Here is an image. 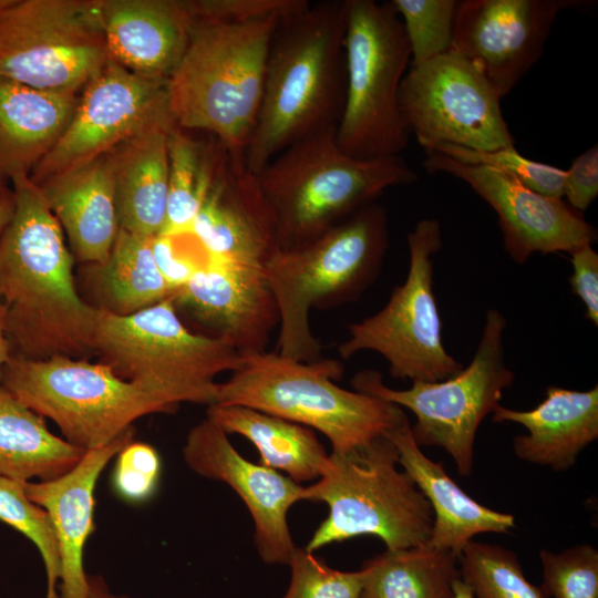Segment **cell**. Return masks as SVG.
I'll return each instance as SVG.
<instances>
[{
    "mask_svg": "<svg viewBox=\"0 0 598 598\" xmlns=\"http://www.w3.org/2000/svg\"><path fill=\"white\" fill-rule=\"evenodd\" d=\"M13 215L0 237V300L12 355L93 352L100 308L79 295L62 227L30 176L12 179Z\"/></svg>",
    "mask_w": 598,
    "mask_h": 598,
    "instance_id": "1",
    "label": "cell"
},
{
    "mask_svg": "<svg viewBox=\"0 0 598 598\" xmlns=\"http://www.w3.org/2000/svg\"><path fill=\"white\" fill-rule=\"evenodd\" d=\"M37 185L74 256L83 262L103 264L120 229L109 153Z\"/></svg>",
    "mask_w": 598,
    "mask_h": 598,
    "instance_id": "23",
    "label": "cell"
},
{
    "mask_svg": "<svg viewBox=\"0 0 598 598\" xmlns=\"http://www.w3.org/2000/svg\"><path fill=\"white\" fill-rule=\"evenodd\" d=\"M152 239L118 229L107 259L93 265L100 309L127 316L175 293L156 266Z\"/></svg>",
    "mask_w": 598,
    "mask_h": 598,
    "instance_id": "31",
    "label": "cell"
},
{
    "mask_svg": "<svg viewBox=\"0 0 598 598\" xmlns=\"http://www.w3.org/2000/svg\"><path fill=\"white\" fill-rule=\"evenodd\" d=\"M84 453L53 434L44 417L0 385V476L50 481L73 468Z\"/></svg>",
    "mask_w": 598,
    "mask_h": 598,
    "instance_id": "29",
    "label": "cell"
},
{
    "mask_svg": "<svg viewBox=\"0 0 598 598\" xmlns=\"http://www.w3.org/2000/svg\"><path fill=\"white\" fill-rule=\"evenodd\" d=\"M174 126H154L109 153L121 229L150 238L162 231L168 187L167 143Z\"/></svg>",
    "mask_w": 598,
    "mask_h": 598,
    "instance_id": "27",
    "label": "cell"
},
{
    "mask_svg": "<svg viewBox=\"0 0 598 598\" xmlns=\"http://www.w3.org/2000/svg\"><path fill=\"white\" fill-rule=\"evenodd\" d=\"M543 566L540 587L554 598H598V550L582 544L555 554L539 551Z\"/></svg>",
    "mask_w": 598,
    "mask_h": 598,
    "instance_id": "37",
    "label": "cell"
},
{
    "mask_svg": "<svg viewBox=\"0 0 598 598\" xmlns=\"http://www.w3.org/2000/svg\"><path fill=\"white\" fill-rule=\"evenodd\" d=\"M398 464L396 447L384 434L349 452H331L321 477L306 487L305 501L326 503L329 514L305 549L315 553L360 535L377 536L391 550L425 544L432 508Z\"/></svg>",
    "mask_w": 598,
    "mask_h": 598,
    "instance_id": "7",
    "label": "cell"
},
{
    "mask_svg": "<svg viewBox=\"0 0 598 598\" xmlns=\"http://www.w3.org/2000/svg\"><path fill=\"white\" fill-rule=\"evenodd\" d=\"M0 520L37 546L47 573V598H60L56 592L61 578L58 537L47 511L27 496L23 482L0 476Z\"/></svg>",
    "mask_w": 598,
    "mask_h": 598,
    "instance_id": "34",
    "label": "cell"
},
{
    "mask_svg": "<svg viewBox=\"0 0 598 598\" xmlns=\"http://www.w3.org/2000/svg\"><path fill=\"white\" fill-rule=\"evenodd\" d=\"M80 94L31 87L0 78V194L32 173L73 117Z\"/></svg>",
    "mask_w": 598,
    "mask_h": 598,
    "instance_id": "26",
    "label": "cell"
},
{
    "mask_svg": "<svg viewBox=\"0 0 598 598\" xmlns=\"http://www.w3.org/2000/svg\"><path fill=\"white\" fill-rule=\"evenodd\" d=\"M197 23L203 21L250 20L268 16L285 17L302 8L307 0H194Z\"/></svg>",
    "mask_w": 598,
    "mask_h": 598,
    "instance_id": "41",
    "label": "cell"
},
{
    "mask_svg": "<svg viewBox=\"0 0 598 598\" xmlns=\"http://www.w3.org/2000/svg\"><path fill=\"white\" fill-rule=\"evenodd\" d=\"M173 298L177 312L238 353L266 351L272 329L279 326L262 266L209 259Z\"/></svg>",
    "mask_w": 598,
    "mask_h": 598,
    "instance_id": "19",
    "label": "cell"
},
{
    "mask_svg": "<svg viewBox=\"0 0 598 598\" xmlns=\"http://www.w3.org/2000/svg\"><path fill=\"white\" fill-rule=\"evenodd\" d=\"M107 53L126 70L167 81L195 25L190 1L101 0Z\"/></svg>",
    "mask_w": 598,
    "mask_h": 598,
    "instance_id": "21",
    "label": "cell"
},
{
    "mask_svg": "<svg viewBox=\"0 0 598 598\" xmlns=\"http://www.w3.org/2000/svg\"><path fill=\"white\" fill-rule=\"evenodd\" d=\"M505 316L489 308L471 363L445 380L416 381L409 389L396 390L386 386L378 371L362 370L351 385L354 391L409 409L416 419L411 425L415 443L443 447L455 461L458 474L468 477L477 430L515 380L505 362Z\"/></svg>",
    "mask_w": 598,
    "mask_h": 598,
    "instance_id": "11",
    "label": "cell"
},
{
    "mask_svg": "<svg viewBox=\"0 0 598 598\" xmlns=\"http://www.w3.org/2000/svg\"><path fill=\"white\" fill-rule=\"evenodd\" d=\"M12 357V349L7 334V310L0 300V378L4 365Z\"/></svg>",
    "mask_w": 598,
    "mask_h": 598,
    "instance_id": "45",
    "label": "cell"
},
{
    "mask_svg": "<svg viewBox=\"0 0 598 598\" xmlns=\"http://www.w3.org/2000/svg\"><path fill=\"white\" fill-rule=\"evenodd\" d=\"M288 565L291 578L282 598H360L362 569H333L313 553L298 547Z\"/></svg>",
    "mask_w": 598,
    "mask_h": 598,
    "instance_id": "38",
    "label": "cell"
},
{
    "mask_svg": "<svg viewBox=\"0 0 598 598\" xmlns=\"http://www.w3.org/2000/svg\"><path fill=\"white\" fill-rule=\"evenodd\" d=\"M152 251L157 268L175 292L209 260L192 234L157 235L152 239Z\"/></svg>",
    "mask_w": 598,
    "mask_h": 598,
    "instance_id": "40",
    "label": "cell"
},
{
    "mask_svg": "<svg viewBox=\"0 0 598 598\" xmlns=\"http://www.w3.org/2000/svg\"><path fill=\"white\" fill-rule=\"evenodd\" d=\"M167 81L135 74L110 59L82 90L66 130L34 167L35 184L82 165L162 124H174Z\"/></svg>",
    "mask_w": 598,
    "mask_h": 598,
    "instance_id": "15",
    "label": "cell"
},
{
    "mask_svg": "<svg viewBox=\"0 0 598 598\" xmlns=\"http://www.w3.org/2000/svg\"><path fill=\"white\" fill-rule=\"evenodd\" d=\"M406 241L410 262L404 282L377 313L349 326L339 354L347 360L360 351H374L385 359L393 379L442 381L464 367L444 347L433 289L432 256L442 247L440 221L419 220Z\"/></svg>",
    "mask_w": 598,
    "mask_h": 598,
    "instance_id": "12",
    "label": "cell"
},
{
    "mask_svg": "<svg viewBox=\"0 0 598 598\" xmlns=\"http://www.w3.org/2000/svg\"><path fill=\"white\" fill-rule=\"evenodd\" d=\"M499 101L483 72L452 50L410 65L399 93L403 120L425 151L442 145L482 152L513 146Z\"/></svg>",
    "mask_w": 598,
    "mask_h": 598,
    "instance_id": "14",
    "label": "cell"
},
{
    "mask_svg": "<svg viewBox=\"0 0 598 598\" xmlns=\"http://www.w3.org/2000/svg\"><path fill=\"white\" fill-rule=\"evenodd\" d=\"M166 217L158 235L189 234L228 152H209L176 125L168 134Z\"/></svg>",
    "mask_w": 598,
    "mask_h": 598,
    "instance_id": "32",
    "label": "cell"
},
{
    "mask_svg": "<svg viewBox=\"0 0 598 598\" xmlns=\"http://www.w3.org/2000/svg\"><path fill=\"white\" fill-rule=\"evenodd\" d=\"M110 61L101 0H13L0 14V78L79 93Z\"/></svg>",
    "mask_w": 598,
    "mask_h": 598,
    "instance_id": "13",
    "label": "cell"
},
{
    "mask_svg": "<svg viewBox=\"0 0 598 598\" xmlns=\"http://www.w3.org/2000/svg\"><path fill=\"white\" fill-rule=\"evenodd\" d=\"M14 209L12 190H4L0 194V237L10 223Z\"/></svg>",
    "mask_w": 598,
    "mask_h": 598,
    "instance_id": "46",
    "label": "cell"
},
{
    "mask_svg": "<svg viewBox=\"0 0 598 598\" xmlns=\"http://www.w3.org/2000/svg\"><path fill=\"white\" fill-rule=\"evenodd\" d=\"M189 234L215 260L262 266L277 249L272 217L244 158L228 153Z\"/></svg>",
    "mask_w": 598,
    "mask_h": 598,
    "instance_id": "20",
    "label": "cell"
},
{
    "mask_svg": "<svg viewBox=\"0 0 598 598\" xmlns=\"http://www.w3.org/2000/svg\"><path fill=\"white\" fill-rule=\"evenodd\" d=\"M196 474L226 483L247 506L255 526V545L267 564L288 565L296 549L287 523L289 508L305 501L306 487L278 471L239 454L228 434L209 419L196 424L183 448Z\"/></svg>",
    "mask_w": 598,
    "mask_h": 598,
    "instance_id": "18",
    "label": "cell"
},
{
    "mask_svg": "<svg viewBox=\"0 0 598 598\" xmlns=\"http://www.w3.org/2000/svg\"><path fill=\"white\" fill-rule=\"evenodd\" d=\"M13 0H0V14L12 3Z\"/></svg>",
    "mask_w": 598,
    "mask_h": 598,
    "instance_id": "48",
    "label": "cell"
},
{
    "mask_svg": "<svg viewBox=\"0 0 598 598\" xmlns=\"http://www.w3.org/2000/svg\"><path fill=\"white\" fill-rule=\"evenodd\" d=\"M161 468L159 454L152 445L131 441L117 454L112 474L113 488L128 503H143L154 495Z\"/></svg>",
    "mask_w": 598,
    "mask_h": 598,
    "instance_id": "39",
    "label": "cell"
},
{
    "mask_svg": "<svg viewBox=\"0 0 598 598\" xmlns=\"http://www.w3.org/2000/svg\"><path fill=\"white\" fill-rule=\"evenodd\" d=\"M282 17L198 22L167 79V103L182 130L213 134L244 158L257 121L267 56Z\"/></svg>",
    "mask_w": 598,
    "mask_h": 598,
    "instance_id": "3",
    "label": "cell"
},
{
    "mask_svg": "<svg viewBox=\"0 0 598 598\" xmlns=\"http://www.w3.org/2000/svg\"><path fill=\"white\" fill-rule=\"evenodd\" d=\"M573 274L569 283L581 300L585 316L598 326V255L592 244H584L569 252Z\"/></svg>",
    "mask_w": 598,
    "mask_h": 598,
    "instance_id": "43",
    "label": "cell"
},
{
    "mask_svg": "<svg viewBox=\"0 0 598 598\" xmlns=\"http://www.w3.org/2000/svg\"><path fill=\"white\" fill-rule=\"evenodd\" d=\"M87 598H132L127 595L114 594L101 575L87 574Z\"/></svg>",
    "mask_w": 598,
    "mask_h": 598,
    "instance_id": "44",
    "label": "cell"
},
{
    "mask_svg": "<svg viewBox=\"0 0 598 598\" xmlns=\"http://www.w3.org/2000/svg\"><path fill=\"white\" fill-rule=\"evenodd\" d=\"M430 151L464 163L497 169L542 195L559 199L564 197L565 169L526 158L514 145L485 152L455 145H442Z\"/></svg>",
    "mask_w": 598,
    "mask_h": 598,
    "instance_id": "36",
    "label": "cell"
},
{
    "mask_svg": "<svg viewBox=\"0 0 598 598\" xmlns=\"http://www.w3.org/2000/svg\"><path fill=\"white\" fill-rule=\"evenodd\" d=\"M458 564L474 598H548L526 578L516 554L503 546L471 540Z\"/></svg>",
    "mask_w": 598,
    "mask_h": 598,
    "instance_id": "33",
    "label": "cell"
},
{
    "mask_svg": "<svg viewBox=\"0 0 598 598\" xmlns=\"http://www.w3.org/2000/svg\"><path fill=\"white\" fill-rule=\"evenodd\" d=\"M492 420L516 423L527 430V434L513 441L518 458L557 472L567 471L598 437V386L577 391L550 385L534 409L518 411L498 404Z\"/></svg>",
    "mask_w": 598,
    "mask_h": 598,
    "instance_id": "24",
    "label": "cell"
},
{
    "mask_svg": "<svg viewBox=\"0 0 598 598\" xmlns=\"http://www.w3.org/2000/svg\"><path fill=\"white\" fill-rule=\"evenodd\" d=\"M458 558L427 543L386 549L363 563L360 598H452Z\"/></svg>",
    "mask_w": 598,
    "mask_h": 598,
    "instance_id": "30",
    "label": "cell"
},
{
    "mask_svg": "<svg viewBox=\"0 0 598 598\" xmlns=\"http://www.w3.org/2000/svg\"><path fill=\"white\" fill-rule=\"evenodd\" d=\"M173 296L127 316L100 309L93 352L120 378L143 384L178 405H213L218 391L215 378L236 370L240 353L189 330Z\"/></svg>",
    "mask_w": 598,
    "mask_h": 598,
    "instance_id": "10",
    "label": "cell"
},
{
    "mask_svg": "<svg viewBox=\"0 0 598 598\" xmlns=\"http://www.w3.org/2000/svg\"><path fill=\"white\" fill-rule=\"evenodd\" d=\"M388 244L386 210L372 203L307 243L276 249L262 265L279 311L276 352L319 360L311 309L358 298L378 276Z\"/></svg>",
    "mask_w": 598,
    "mask_h": 598,
    "instance_id": "4",
    "label": "cell"
},
{
    "mask_svg": "<svg viewBox=\"0 0 598 598\" xmlns=\"http://www.w3.org/2000/svg\"><path fill=\"white\" fill-rule=\"evenodd\" d=\"M342 373L334 359L300 362L276 351L245 352L229 379L218 383L215 404L243 405L315 429L337 453L363 446L408 417L393 403L337 385Z\"/></svg>",
    "mask_w": 598,
    "mask_h": 598,
    "instance_id": "6",
    "label": "cell"
},
{
    "mask_svg": "<svg viewBox=\"0 0 598 598\" xmlns=\"http://www.w3.org/2000/svg\"><path fill=\"white\" fill-rule=\"evenodd\" d=\"M344 30V0L308 1L280 19L244 155L252 175L289 145L337 130L346 96Z\"/></svg>",
    "mask_w": 598,
    "mask_h": 598,
    "instance_id": "2",
    "label": "cell"
},
{
    "mask_svg": "<svg viewBox=\"0 0 598 598\" xmlns=\"http://www.w3.org/2000/svg\"><path fill=\"white\" fill-rule=\"evenodd\" d=\"M346 96L336 140L357 158L400 156L410 131L399 93L411 63L402 21L391 1L344 0Z\"/></svg>",
    "mask_w": 598,
    "mask_h": 598,
    "instance_id": "8",
    "label": "cell"
},
{
    "mask_svg": "<svg viewBox=\"0 0 598 598\" xmlns=\"http://www.w3.org/2000/svg\"><path fill=\"white\" fill-rule=\"evenodd\" d=\"M423 167L466 183L498 217L504 249L525 264L534 254L570 252L597 240V230L563 199L542 195L497 169L425 151Z\"/></svg>",
    "mask_w": 598,
    "mask_h": 598,
    "instance_id": "16",
    "label": "cell"
},
{
    "mask_svg": "<svg viewBox=\"0 0 598 598\" xmlns=\"http://www.w3.org/2000/svg\"><path fill=\"white\" fill-rule=\"evenodd\" d=\"M256 179L281 249L318 237L417 175L401 156L362 159L344 153L333 128L289 145Z\"/></svg>",
    "mask_w": 598,
    "mask_h": 598,
    "instance_id": "5",
    "label": "cell"
},
{
    "mask_svg": "<svg viewBox=\"0 0 598 598\" xmlns=\"http://www.w3.org/2000/svg\"><path fill=\"white\" fill-rule=\"evenodd\" d=\"M133 426L109 444L86 451L69 472L50 481L23 482L27 496L49 514L61 556V597L87 598L83 553L94 532V489L107 463L131 441Z\"/></svg>",
    "mask_w": 598,
    "mask_h": 598,
    "instance_id": "22",
    "label": "cell"
},
{
    "mask_svg": "<svg viewBox=\"0 0 598 598\" xmlns=\"http://www.w3.org/2000/svg\"><path fill=\"white\" fill-rule=\"evenodd\" d=\"M452 598H474L471 587L460 577L453 582Z\"/></svg>",
    "mask_w": 598,
    "mask_h": 598,
    "instance_id": "47",
    "label": "cell"
},
{
    "mask_svg": "<svg viewBox=\"0 0 598 598\" xmlns=\"http://www.w3.org/2000/svg\"><path fill=\"white\" fill-rule=\"evenodd\" d=\"M411 52L410 65L451 50L457 0H392Z\"/></svg>",
    "mask_w": 598,
    "mask_h": 598,
    "instance_id": "35",
    "label": "cell"
},
{
    "mask_svg": "<svg viewBox=\"0 0 598 598\" xmlns=\"http://www.w3.org/2000/svg\"><path fill=\"white\" fill-rule=\"evenodd\" d=\"M394 444L399 464L416 484L433 512L430 546L460 557L473 537L482 533H508L515 527L512 514L493 511L473 499L445 472L444 465L430 460L415 443L409 419L386 431Z\"/></svg>",
    "mask_w": 598,
    "mask_h": 598,
    "instance_id": "25",
    "label": "cell"
},
{
    "mask_svg": "<svg viewBox=\"0 0 598 598\" xmlns=\"http://www.w3.org/2000/svg\"><path fill=\"white\" fill-rule=\"evenodd\" d=\"M578 0L458 1L451 50L474 63L498 96L507 95L540 58L561 10Z\"/></svg>",
    "mask_w": 598,
    "mask_h": 598,
    "instance_id": "17",
    "label": "cell"
},
{
    "mask_svg": "<svg viewBox=\"0 0 598 598\" xmlns=\"http://www.w3.org/2000/svg\"><path fill=\"white\" fill-rule=\"evenodd\" d=\"M0 385L29 409L52 420L70 444L102 447L151 413H173L178 404L137 382L120 378L107 364L55 355L29 360L12 355Z\"/></svg>",
    "mask_w": 598,
    "mask_h": 598,
    "instance_id": "9",
    "label": "cell"
},
{
    "mask_svg": "<svg viewBox=\"0 0 598 598\" xmlns=\"http://www.w3.org/2000/svg\"><path fill=\"white\" fill-rule=\"evenodd\" d=\"M598 195V146L578 155L570 167L565 171L564 197L568 205L581 213L586 210Z\"/></svg>",
    "mask_w": 598,
    "mask_h": 598,
    "instance_id": "42",
    "label": "cell"
},
{
    "mask_svg": "<svg viewBox=\"0 0 598 598\" xmlns=\"http://www.w3.org/2000/svg\"><path fill=\"white\" fill-rule=\"evenodd\" d=\"M207 419L249 440L260 465L283 471L296 483L319 480L327 466L329 454L307 426L243 405H209Z\"/></svg>",
    "mask_w": 598,
    "mask_h": 598,
    "instance_id": "28",
    "label": "cell"
}]
</instances>
